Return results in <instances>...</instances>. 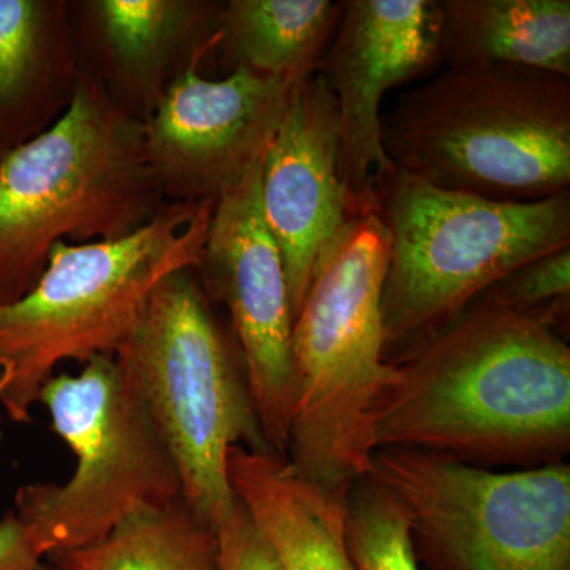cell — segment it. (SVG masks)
Masks as SVG:
<instances>
[{"label":"cell","mask_w":570,"mask_h":570,"mask_svg":"<svg viewBox=\"0 0 570 570\" xmlns=\"http://www.w3.org/2000/svg\"><path fill=\"white\" fill-rule=\"evenodd\" d=\"M395 365L371 415L373 453L527 469L570 452V347L539 317L480 299Z\"/></svg>","instance_id":"6da1fadb"},{"label":"cell","mask_w":570,"mask_h":570,"mask_svg":"<svg viewBox=\"0 0 570 570\" xmlns=\"http://www.w3.org/2000/svg\"><path fill=\"white\" fill-rule=\"evenodd\" d=\"M389 253L379 214H354L318 255L292 326L285 460L328 489L370 474L371 415L395 382L382 322Z\"/></svg>","instance_id":"7a4b0ae2"},{"label":"cell","mask_w":570,"mask_h":570,"mask_svg":"<svg viewBox=\"0 0 570 570\" xmlns=\"http://www.w3.org/2000/svg\"><path fill=\"white\" fill-rule=\"evenodd\" d=\"M401 174L498 202L570 190V78L510 66L449 67L382 116Z\"/></svg>","instance_id":"3957f363"},{"label":"cell","mask_w":570,"mask_h":570,"mask_svg":"<svg viewBox=\"0 0 570 570\" xmlns=\"http://www.w3.org/2000/svg\"><path fill=\"white\" fill-rule=\"evenodd\" d=\"M163 198L145 121L81 80L50 129L0 159V306L31 291L58 243L134 234Z\"/></svg>","instance_id":"277c9868"},{"label":"cell","mask_w":570,"mask_h":570,"mask_svg":"<svg viewBox=\"0 0 570 570\" xmlns=\"http://www.w3.org/2000/svg\"><path fill=\"white\" fill-rule=\"evenodd\" d=\"M214 205H165L122 238L52 247L31 291L0 306V406L7 417L31 422L59 363L115 356L126 346L157 284L197 266Z\"/></svg>","instance_id":"5b68a950"},{"label":"cell","mask_w":570,"mask_h":570,"mask_svg":"<svg viewBox=\"0 0 570 570\" xmlns=\"http://www.w3.org/2000/svg\"><path fill=\"white\" fill-rule=\"evenodd\" d=\"M115 358L174 455L184 501L219 527L236 504L227 471L230 449L272 450L242 348L214 316L195 268L157 284Z\"/></svg>","instance_id":"8992f818"},{"label":"cell","mask_w":570,"mask_h":570,"mask_svg":"<svg viewBox=\"0 0 570 570\" xmlns=\"http://www.w3.org/2000/svg\"><path fill=\"white\" fill-rule=\"evenodd\" d=\"M374 212L390 236L385 354L412 351L502 277L570 246V190L515 204L439 189L396 170L374 194Z\"/></svg>","instance_id":"52a82bcc"},{"label":"cell","mask_w":570,"mask_h":570,"mask_svg":"<svg viewBox=\"0 0 570 570\" xmlns=\"http://www.w3.org/2000/svg\"><path fill=\"white\" fill-rule=\"evenodd\" d=\"M39 403L77 460L66 483H29L14 493V515L41 557L86 549L132 510L183 498L174 455L115 356L52 374Z\"/></svg>","instance_id":"ba28073f"},{"label":"cell","mask_w":570,"mask_h":570,"mask_svg":"<svg viewBox=\"0 0 570 570\" xmlns=\"http://www.w3.org/2000/svg\"><path fill=\"white\" fill-rule=\"evenodd\" d=\"M371 478L400 498L422 570H570V466L497 471L422 450H377Z\"/></svg>","instance_id":"9c48e42d"},{"label":"cell","mask_w":570,"mask_h":570,"mask_svg":"<svg viewBox=\"0 0 570 570\" xmlns=\"http://www.w3.org/2000/svg\"><path fill=\"white\" fill-rule=\"evenodd\" d=\"M262 163L217 198L195 273L208 298L230 314L266 445L285 459L294 316L283 255L262 212Z\"/></svg>","instance_id":"30bf717a"},{"label":"cell","mask_w":570,"mask_h":570,"mask_svg":"<svg viewBox=\"0 0 570 570\" xmlns=\"http://www.w3.org/2000/svg\"><path fill=\"white\" fill-rule=\"evenodd\" d=\"M198 58L165 86L145 121L146 151L170 204L217 202L265 156L299 81L234 69L202 77Z\"/></svg>","instance_id":"8fae6325"},{"label":"cell","mask_w":570,"mask_h":570,"mask_svg":"<svg viewBox=\"0 0 570 570\" xmlns=\"http://www.w3.org/2000/svg\"><path fill=\"white\" fill-rule=\"evenodd\" d=\"M442 62L439 0H344L321 71L335 94L341 178L356 214L374 209V194L396 174L382 142V99Z\"/></svg>","instance_id":"7c38bea8"},{"label":"cell","mask_w":570,"mask_h":570,"mask_svg":"<svg viewBox=\"0 0 570 570\" xmlns=\"http://www.w3.org/2000/svg\"><path fill=\"white\" fill-rule=\"evenodd\" d=\"M261 200L295 321L318 255L356 214L341 178L335 94L322 71L295 86L262 163Z\"/></svg>","instance_id":"4fadbf2b"},{"label":"cell","mask_w":570,"mask_h":570,"mask_svg":"<svg viewBox=\"0 0 570 570\" xmlns=\"http://www.w3.org/2000/svg\"><path fill=\"white\" fill-rule=\"evenodd\" d=\"M228 480L283 570H356L346 547L347 489L303 478L284 456L232 448Z\"/></svg>","instance_id":"5bb4252c"},{"label":"cell","mask_w":570,"mask_h":570,"mask_svg":"<svg viewBox=\"0 0 570 570\" xmlns=\"http://www.w3.org/2000/svg\"><path fill=\"white\" fill-rule=\"evenodd\" d=\"M449 67L510 66L570 78L569 0H439Z\"/></svg>","instance_id":"9a60e30c"},{"label":"cell","mask_w":570,"mask_h":570,"mask_svg":"<svg viewBox=\"0 0 570 570\" xmlns=\"http://www.w3.org/2000/svg\"><path fill=\"white\" fill-rule=\"evenodd\" d=\"M341 14L343 2L332 0H232L217 45L232 70L302 81L324 66Z\"/></svg>","instance_id":"2e32d148"},{"label":"cell","mask_w":570,"mask_h":570,"mask_svg":"<svg viewBox=\"0 0 570 570\" xmlns=\"http://www.w3.org/2000/svg\"><path fill=\"white\" fill-rule=\"evenodd\" d=\"M47 560L56 570H219L216 528L184 498L137 508L100 542Z\"/></svg>","instance_id":"e0dca14e"},{"label":"cell","mask_w":570,"mask_h":570,"mask_svg":"<svg viewBox=\"0 0 570 570\" xmlns=\"http://www.w3.org/2000/svg\"><path fill=\"white\" fill-rule=\"evenodd\" d=\"M92 10L124 77L149 86L194 32H219L223 7L184 0H99Z\"/></svg>","instance_id":"ac0fdd59"},{"label":"cell","mask_w":570,"mask_h":570,"mask_svg":"<svg viewBox=\"0 0 570 570\" xmlns=\"http://www.w3.org/2000/svg\"><path fill=\"white\" fill-rule=\"evenodd\" d=\"M346 547L356 570H422L406 508L371 475L355 480L348 489Z\"/></svg>","instance_id":"d6986e66"},{"label":"cell","mask_w":570,"mask_h":570,"mask_svg":"<svg viewBox=\"0 0 570 570\" xmlns=\"http://www.w3.org/2000/svg\"><path fill=\"white\" fill-rule=\"evenodd\" d=\"M51 11L40 0H0V107L24 99L39 77Z\"/></svg>","instance_id":"ffe728a7"},{"label":"cell","mask_w":570,"mask_h":570,"mask_svg":"<svg viewBox=\"0 0 570 570\" xmlns=\"http://www.w3.org/2000/svg\"><path fill=\"white\" fill-rule=\"evenodd\" d=\"M482 299L539 317L557 328L570 302V246L521 265L491 285Z\"/></svg>","instance_id":"44dd1931"},{"label":"cell","mask_w":570,"mask_h":570,"mask_svg":"<svg viewBox=\"0 0 570 570\" xmlns=\"http://www.w3.org/2000/svg\"><path fill=\"white\" fill-rule=\"evenodd\" d=\"M219 570H283L275 550L236 498L230 515L216 528Z\"/></svg>","instance_id":"7402d4cb"},{"label":"cell","mask_w":570,"mask_h":570,"mask_svg":"<svg viewBox=\"0 0 570 570\" xmlns=\"http://www.w3.org/2000/svg\"><path fill=\"white\" fill-rule=\"evenodd\" d=\"M0 570H56L13 510L0 519Z\"/></svg>","instance_id":"603a6c76"},{"label":"cell","mask_w":570,"mask_h":570,"mask_svg":"<svg viewBox=\"0 0 570 570\" xmlns=\"http://www.w3.org/2000/svg\"><path fill=\"white\" fill-rule=\"evenodd\" d=\"M0 423H2V417H0Z\"/></svg>","instance_id":"cb8c5ba5"}]
</instances>
